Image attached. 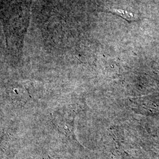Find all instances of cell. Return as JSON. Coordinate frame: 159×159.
Instances as JSON below:
<instances>
[{
    "instance_id": "obj_3",
    "label": "cell",
    "mask_w": 159,
    "mask_h": 159,
    "mask_svg": "<svg viewBox=\"0 0 159 159\" xmlns=\"http://www.w3.org/2000/svg\"><path fill=\"white\" fill-rule=\"evenodd\" d=\"M44 159H53V158H52L50 156H47L45 158H44Z\"/></svg>"
},
{
    "instance_id": "obj_4",
    "label": "cell",
    "mask_w": 159,
    "mask_h": 159,
    "mask_svg": "<svg viewBox=\"0 0 159 159\" xmlns=\"http://www.w3.org/2000/svg\"><path fill=\"white\" fill-rule=\"evenodd\" d=\"M14 159V157H12V158H11V159Z\"/></svg>"
},
{
    "instance_id": "obj_2",
    "label": "cell",
    "mask_w": 159,
    "mask_h": 159,
    "mask_svg": "<svg viewBox=\"0 0 159 159\" xmlns=\"http://www.w3.org/2000/svg\"><path fill=\"white\" fill-rule=\"evenodd\" d=\"M110 12H113L115 14H117V15L119 16L120 17L125 19L129 22H130V21L135 20V17L132 13L128 12L125 11V10H119V9H113V10H111Z\"/></svg>"
},
{
    "instance_id": "obj_1",
    "label": "cell",
    "mask_w": 159,
    "mask_h": 159,
    "mask_svg": "<svg viewBox=\"0 0 159 159\" xmlns=\"http://www.w3.org/2000/svg\"><path fill=\"white\" fill-rule=\"evenodd\" d=\"M74 117L70 119L69 116L59 117L58 120V127L63 131L64 134L68 137L74 138Z\"/></svg>"
}]
</instances>
